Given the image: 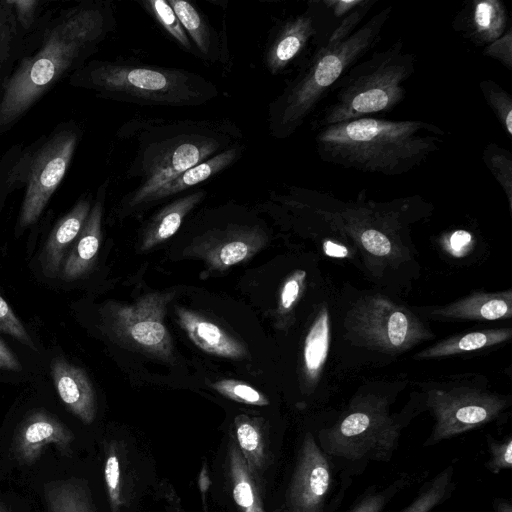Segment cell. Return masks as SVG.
<instances>
[{"instance_id": "e575fe53", "label": "cell", "mask_w": 512, "mask_h": 512, "mask_svg": "<svg viewBox=\"0 0 512 512\" xmlns=\"http://www.w3.org/2000/svg\"><path fill=\"white\" fill-rule=\"evenodd\" d=\"M104 480L110 509L112 512H120L124 504V497L121 464L118 448L115 443H111L107 449L104 464Z\"/></svg>"}, {"instance_id": "7bdbcfd3", "label": "cell", "mask_w": 512, "mask_h": 512, "mask_svg": "<svg viewBox=\"0 0 512 512\" xmlns=\"http://www.w3.org/2000/svg\"><path fill=\"white\" fill-rule=\"evenodd\" d=\"M12 16V6L7 1L0 2V82L2 65L8 55L11 40Z\"/></svg>"}, {"instance_id": "5bb4252c", "label": "cell", "mask_w": 512, "mask_h": 512, "mask_svg": "<svg viewBox=\"0 0 512 512\" xmlns=\"http://www.w3.org/2000/svg\"><path fill=\"white\" fill-rule=\"evenodd\" d=\"M267 241L265 231L258 225L232 224L204 233L184 254L203 259L210 270L222 271L249 260Z\"/></svg>"}, {"instance_id": "277c9868", "label": "cell", "mask_w": 512, "mask_h": 512, "mask_svg": "<svg viewBox=\"0 0 512 512\" xmlns=\"http://www.w3.org/2000/svg\"><path fill=\"white\" fill-rule=\"evenodd\" d=\"M108 28L104 11L77 8L46 34L38 52L25 59L10 77L0 100V126L21 116Z\"/></svg>"}, {"instance_id": "7402d4cb", "label": "cell", "mask_w": 512, "mask_h": 512, "mask_svg": "<svg viewBox=\"0 0 512 512\" xmlns=\"http://www.w3.org/2000/svg\"><path fill=\"white\" fill-rule=\"evenodd\" d=\"M227 467L233 499L241 512H280V509L274 511L265 509L256 481L257 475L250 469L233 439L227 449Z\"/></svg>"}, {"instance_id": "2e32d148", "label": "cell", "mask_w": 512, "mask_h": 512, "mask_svg": "<svg viewBox=\"0 0 512 512\" xmlns=\"http://www.w3.org/2000/svg\"><path fill=\"white\" fill-rule=\"evenodd\" d=\"M452 27L476 46L485 47L510 27L508 10L499 0H473L455 15Z\"/></svg>"}, {"instance_id": "f35d334b", "label": "cell", "mask_w": 512, "mask_h": 512, "mask_svg": "<svg viewBox=\"0 0 512 512\" xmlns=\"http://www.w3.org/2000/svg\"><path fill=\"white\" fill-rule=\"evenodd\" d=\"M0 330L36 351L32 338L8 303L0 296Z\"/></svg>"}, {"instance_id": "7c38bea8", "label": "cell", "mask_w": 512, "mask_h": 512, "mask_svg": "<svg viewBox=\"0 0 512 512\" xmlns=\"http://www.w3.org/2000/svg\"><path fill=\"white\" fill-rule=\"evenodd\" d=\"M337 21L322 1H311L306 9L284 21L271 41L265 56L267 69L279 74L308 51L323 45Z\"/></svg>"}, {"instance_id": "d590c367", "label": "cell", "mask_w": 512, "mask_h": 512, "mask_svg": "<svg viewBox=\"0 0 512 512\" xmlns=\"http://www.w3.org/2000/svg\"><path fill=\"white\" fill-rule=\"evenodd\" d=\"M212 388L231 400L256 406L269 405V400L254 387L234 379H223L212 384Z\"/></svg>"}, {"instance_id": "4316f807", "label": "cell", "mask_w": 512, "mask_h": 512, "mask_svg": "<svg viewBox=\"0 0 512 512\" xmlns=\"http://www.w3.org/2000/svg\"><path fill=\"white\" fill-rule=\"evenodd\" d=\"M330 343L329 312L321 307L305 337L303 349V376L308 388H314L327 360Z\"/></svg>"}, {"instance_id": "44dd1931", "label": "cell", "mask_w": 512, "mask_h": 512, "mask_svg": "<svg viewBox=\"0 0 512 512\" xmlns=\"http://www.w3.org/2000/svg\"><path fill=\"white\" fill-rule=\"evenodd\" d=\"M90 202L80 200L50 233L42 253V268L53 277L60 269L69 246L76 240L90 212Z\"/></svg>"}, {"instance_id": "83f0119b", "label": "cell", "mask_w": 512, "mask_h": 512, "mask_svg": "<svg viewBox=\"0 0 512 512\" xmlns=\"http://www.w3.org/2000/svg\"><path fill=\"white\" fill-rule=\"evenodd\" d=\"M511 336V328L485 329L457 334L420 351L415 358H440L484 349L503 343Z\"/></svg>"}, {"instance_id": "8992f818", "label": "cell", "mask_w": 512, "mask_h": 512, "mask_svg": "<svg viewBox=\"0 0 512 512\" xmlns=\"http://www.w3.org/2000/svg\"><path fill=\"white\" fill-rule=\"evenodd\" d=\"M85 80L115 99L144 105H200L218 93L196 73L133 63H98L87 71Z\"/></svg>"}, {"instance_id": "bcb514c9", "label": "cell", "mask_w": 512, "mask_h": 512, "mask_svg": "<svg viewBox=\"0 0 512 512\" xmlns=\"http://www.w3.org/2000/svg\"><path fill=\"white\" fill-rule=\"evenodd\" d=\"M22 365L17 356L10 350L0 338V370L21 371Z\"/></svg>"}, {"instance_id": "52a82bcc", "label": "cell", "mask_w": 512, "mask_h": 512, "mask_svg": "<svg viewBox=\"0 0 512 512\" xmlns=\"http://www.w3.org/2000/svg\"><path fill=\"white\" fill-rule=\"evenodd\" d=\"M166 136L143 145L130 168L139 177L136 188L128 195V208L145 204L148 197L165 183L190 167L225 150L228 137L204 123L173 128Z\"/></svg>"}, {"instance_id": "e0dca14e", "label": "cell", "mask_w": 512, "mask_h": 512, "mask_svg": "<svg viewBox=\"0 0 512 512\" xmlns=\"http://www.w3.org/2000/svg\"><path fill=\"white\" fill-rule=\"evenodd\" d=\"M51 375L57 393L82 423L91 424L96 417V394L86 372L63 357L51 361Z\"/></svg>"}, {"instance_id": "f6af8a7d", "label": "cell", "mask_w": 512, "mask_h": 512, "mask_svg": "<svg viewBox=\"0 0 512 512\" xmlns=\"http://www.w3.org/2000/svg\"><path fill=\"white\" fill-rule=\"evenodd\" d=\"M7 2L15 8L17 17L22 25L28 27L32 21L38 2L35 0H9Z\"/></svg>"}, {"instance_id": "ffe728a7", "label": "cell", "mask_w": 512, "mask_h": 512, "mask_svg": "<svg viewBox=\"0 0 512 512\" xmlns=\"http://www.w3.org/2000/svg\"><path fill=\"white\" fill-rule=\"evenodd\" d=\"M103 206L97 201L62 263V278L76 280L86 275L94 265L101 242Z\"/></svg>"}, {"instance_id": "6da1fadb", "label": "cell", "mask_w": 512, "mask_h": 512, "mask_svg": "<svg viewBox=\"0 0 512 512\" xmlns=\"http://www.w3.org/2000/svg\"><path fill=\"white\" fill-rule=\"evenodd\" d=\"M445 135L439 126L421 120L364 117L320 128L315 146L324 162L398 176L439 151Z\"/></svg>"}, {"instance_id": "484cf974", "label": "cell", "mask_w": 512, "mask_h": 512, "mask_svg": "<svg viewBox=\"0 0 512 512\" xmlns=\"http://www.w3.org/2000/svg\"><path fill=\"white\" fill-rule=\"evenodd\" d=\"M235 442L250 469L258 475L270 460L266 425L261 418L238 415L234 420Z\"/></svg>"}, {"instance_id": "d6a6232c", "label": "cell", "mask_w": 512, "mask_h": 512, "mask_svg": "<svg viewBox=\"0 0 512 512\" xmlns=\"http://www.w3.org/2000/svg\"><path fill=\"white\" fill-rule=\"evenodd\" d=\"M480 91L487 105L502 126L508 138L512 136V97L498 83L484 79L479 83Z\"/></svg>"}, {"instance_id": "1f68e13d", "label": "cell", "mask_w": 512, "mask_h": 512, "mask_svg": "<svg viewBox=\"0 0 512 512\" xmlns=\"http://www.w3.org/2000/svg\"><path fill=\"white\" fill-rule=\"evenodd\" d=\"M482 160L502 188L510 213L512 212V154L496 143H489L482 153Z\"/></svg>"}, {"instance_id": "c3c4849f", "label": "cell", "mask_w": 512, "mask_h": 512, "mask_svg": "<svg viewBox=\"0 0 512 512\" xmlns=\"http://www.w3.org/2000/svg\"><path fill=\"white\" fill-rule=\"evenodd\" d=\"M493 508L495 512H512V503L506 498L497 497L493 500Z\"/></svg>"}, {"instance_id": "cb8c5ba5", "label": "cell", "mask_w": 512, "mask_h": 512, "mask_svg": "<svg viewBox=\"0 0 512 512\" xmlns=\"http://www.w3.org/2000/svg\"><path fill=\"white\" fill-rule=\"evenodd\" d=\"M241 151L240 147L234 146L190 167L153 192L145 204L175 195L206 181L233 164L240 156Z\"/></svg>"}, {"instance_id": "681fc988", "label": "cell", "mask_w": 512, "mask_h": 512, "mask_svg": "<svg viewBox=\"0 0 512 512\" xmlns=\"http://www.w3.org/2000/svg\"><path fill=\"white\" fill-rule=\"evenodd\" d=\"M0 512H11V510L3 502L0 501Z\"/></svg>"}, {"instance_id": "9c48e42d", "label": "cell", "mask_w": 512, "mask_h": 512, "mask_svg": "<svg viewBox=\"0 0 512 512\" xmlns=\"http://www.w3.org/2000/svg\"><path fill=\"white\" fill-rule=\"evenodd\" d=\"M350 484L338 475L315 432L306 431L298 446L284 512H334Z\"/></svg>"}, {"instance_id": "8fae6325", "label": "cell", "mask_w": 512, "mask_h": 512, "mask_svg": "<svg viewBox=\"0 0 512 512\" xmlns=\"http://www.w3.org/2000/svg\"><path fill=\"white\" fill-rule=\"evenodd\" d=\"M170 298L168 293H150L130 305H111L106 313L108 325L126 344L168 359L173 346L164 315Z\"/></svg>"}, {"instance_id": "4fadbf2b", "label": "cell", "mask_w": 512, "mask_h": 512, "mask_svg": "<svg viewBox=\"0 0 512 512\" xmlns=\"http://www.w3.org/2000/svg\"><path fill=\"white\" fill-rule=\"evenodd\" d=\"M76 143L75 132L61 131L54 135L37 154L21 206L19 222L22 227L33 224L41 215L64 178Z\"/></svg>"}, {"instance_id": "f546056e", "label": "cell", "mask_w": 512, "mask_h": 512, "mask_svg": "<svg viewBox=\"0 0 512 512\" xmlns=\"http://www.w3.org/2000/svg\"><path fill=\"white\" fill-rule=\"evenodd\" d=\"M454 476V465H447L426 481L412 502L400 512H432L452 496L456 489Z\"/></svg>"}, {"instance_id": "ac0fdd59", "label": "cell", "mask_w": 512, "mask_h": 512, "mask_svg": "<svg viewBox=\"0 0 512 512\" xmlns=\"http://www.w3.org/2000/svg\"><path fill=\"white\" fill-rule=\"evenodd\" d=\"M175 311L179 325L201 350L231 359L247 355L244 345L213 321L183 307H176Z\"/></svg>"}, {"instance_id": "ba28073f", "label": "cell", "mask_w": 512, "mask_h": 512, "mask_svg": "<svg viewBox=\"0 0 512 512\" xmlns=\"http://www.w3.org/2000/svg\"><path fill=\"white\" fill-rule=\"evenodd\" d=\"M346 327L360 344L392 354L433 337L410 310L376 295L354 304L347 314Z\"/></svg>"}, {"instance_id": "30bf717a", "label": "cell", "mask_w": 512, "mask_h": 512, "mask_svg": "<svg viewBox=\"0 0 512 512\" xmlns=\"http://www.w3.org/2000/svg\"><path fill=\"white\" fill-rule=\"evenodd\" d=\"M424 406L435 420L423 444L427 448L498 419L509 406V400L480 388L452 386L430 389Z\"/></svg>"}, {"instance_id": "b9f144b4", "label": "cell", "mask_w": 512, "mask_h": 512, "mask_svg": "<svg viewBox=\"0 0 512 512\" xmlns=\"http://www.w3.org/2000/svg\"><path fill=\"white\" fill-rule=\"evenodd\" d=\"M473 242L470 232L458 229L443 237L442 246L452 256L463 257L472 248Z\"/></svg>"}, {"instance_id": "ee69618b", "label": "cell", "mask_w": 512, "mask_h": 512, "mask_svg": "<svg viewBox=\"0 0 512 512\" xmlns=\"http://www.w3.org/2000/svg\"><path fill=\"white\" fill-rule=\"evenodd\" d=\"M361 1L362 0H323L332 17L337 22L355 9Z\"/></svg>"}, {"instance_id": "60d3db41", "label": "cell", "mask_w": 512, "mask_h": 512, "mask_svg": "<svg viewBox=\"0 0 512 512\" xmlns=\"http://www.w3.org/2000/svg\"><path fill=\"white\" fill-rule=\"evenodd\" d=\"M483 55L498 61L508 71H512V27L498 39L486 45Z\"/></svg>"}, {"instance_id": "f1b7e54d", "label": "cell", "mask_w": 512, "mask_h": 512, "mask_svg": "<svg viewBox=\"0 0 512 512\" xmlns=\"http://www.w3.org/2000/svg\"><path fill=\"white\" fill-rule=\"evenodd\" d=\"M426 476V473L403 472L385 484L365 489L347 512H386L392 500L406 488Z\"/></svg>"}, {"instance_id": "4dcf8cb0", "label": "cell", "mask_w": 512, "mask_h": 512, "mask_svg": "<svg viewBox=\"0 0 512 512\" xmlns=\"http://www.w3.org/2000/svg\"><path fill=\"white\" fill-rule=\"evenodd\" d=\"M183 29L197 49L205 56L211 55L212 36L208 24L197 8L185 0H168Z\"/></svg>"}, {"instance_id": "7dc6e473", "label": "cell", "mask_w": 512, "mask_h": 512, "mask_svg": "<svg viewBox=\"0 0 512 512\" xmlns=\"http://www.w3.org/2000/svg\"><path fill=\"white\" fill-rule=\"evenodd\" d=\"M322 248L324 253L330 257L344 258L349 254L347 247L330 239L323 241Z\"/></svg>"}, {"instance_id": "8d00e7d4", "label": "cell", "mask_w": 512, "mask_h": 512, "mask_svg": "<svg viewBox=\"0 0 512 512\" xmlns=\"http://www.w3.org/2000/svg\"><path fill=\"white\" fill-rule=\"evenodd\" d=\"M376 2L377 0H362L355 9L337 22L325 45L339 44L352 35L362 25L361 22Z\"/></svg>"}, {"instance_id": "d6986e66", "label": "cell", "mask_w": 512, "mask_h": 512, "mask_svg": "<svg viewBox=\"0 0 512 512\" xmlns=\"http://www.w3.org/2000/svg\"><path fill=\"white\" fill-rule=\"evenodd\" d=\"M433 315L464 320L508 319L512 316V291L474 292L446 306L435 309Z\"/></svg>"}, {"instance_id": "836d02e7", "label": "cell", "mask_w": 512, "mask_h": 512, "mask_svg": "<svg viewBox=\"0 0 512 512\" xmlns=\"http://www.w3.org/2000/svg\"><path fill=\"white\" fill-rule=\"evenodd\" d=\"M143 5L183 49L192 52L191 41L168 0H148Z\"/></svg>"}, {"instance_id": "9a60e30c", "label": "cell", "mask_w": 512, "mask_h": 512, "mask_svg": "<svg viewBox=\"0 0 512 512\" xmlns=\"http://www.w3.org/2000/svg\"><path fill=\"white\" fill-rule=\"evenodd\" d=\"M74 433L55 415L42 409L29 412L19 423L12 439V451L21 463L32 465L53 445L66 457L73 453Z\"/></svg>"}, {"instance_id": "74e56055", "label": "cell", "mask_w": 512, "mask_h": 512, "mask_svg": "<svg viewBox=\"0 0 512 512\" xmlns=\"http://www.w3.org/2000/svg\"><path fill=\"white\" fill-rule=\"evenodd\" d=\"M487 448L489 459L485 463L486 468L493 474H499L512 469V436L498 440L487 435Z\"/></svg>"}, {"instance_id": "5b68a950", "label": "cell", "mask_w": 512, "mask_h": 512, "mask_svg": "<svg viewBox=\"0 0 512 512\" xmlns=\"http://www.w3.org/2000/svg\"><path fill=\"white\" fill-rule=\"evenodd\" d=\"M416 57L398 39L384 50L358 61L334 87V96L317 120L319 128L388 113L406 94Z\"/></svg>"}, {"instance_id": "7a4b0ae2", "label": "cell", "mask_w": 512, "mask_h": 512, "mask_svg": "<svg viewBox=\"0 0 512 512\" xmlns=\"http://www.w3.org/2000/svg\"><path fill=\"white\" fill-rule=\"evenodd\" d=\"M389 404L384 396L361 394L333 422L315 432L318 445L343 480L351 483L370 464L392 459L417 407L391 414Z\"/></svg>"}, {"instance_id": "603a6c76", "label": "cell", "mask_w": 512, "mask_h": 512, "mask_svg": "<svg viewBox=\"0 0 512 512\" xmlns=\"http://www.w3.org/2000/svg\"><path fill=\"white\" fill-rule=\"evenodd\" d=\"M206 191L197 190L170 202L155 214L143 232L140 248L149 250L172 237L184 218L205 197Z\"/></svg>"}, {"instance_id": "d4e9b609", "label": "cell", "mask_w": 512, "mask_h": 512, "mask_svg": "<svg viewBox=\"0 0 512 512\" xmlns=\"http://www.w3.org/2000/svg\"><path fill=\"white\" fill-rule=\"evenodd\" d=\"M43 495L47 512H97L90 487L82 478L47 482Z\"/></svg>"}, {"instance_id": "ab89813d", "label": "cell", "mask_w": 512, "mask_h": 512, "mask_svg": "<svg viewBox=\"0 0 512 512\" xmlns=\"http://www.w3.org/2000/svg\"><path fill=\"white\" fill-rule=\"evenodd\" d=\"M305 279L306 272L299 269L285 280L279 299V311L282 314H286L294 308L304 289Z\"/></svg>"}, {"instance_id": "3957f363", "label": "cell", "mask_w": 512, "mask_h": 512, "mask_svg": "<svg viewBox=\"0 0 512 512\" xmlns=\"http://www.w3.org/2000/svg\"><path fill=\"white\" fill-rule=\"evenodd\" d=\"M392 10L390 5L382 8L343 42L323 45L313 53L270 105L269 128L274 137L287 138L299 129L348 70L378 43Z\"/></svg>"}]
</instances>
